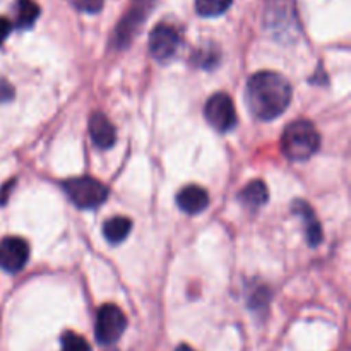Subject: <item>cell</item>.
<instances>
[{"label":"cell","mask_w":351,"mask_h":351,"mask_svg":"<svg viewBox=\"0 0 351 351\" xmlns=\"http://www.w3.org/2000/svg\"><path fill=\"white\" fill-rule=\"evenodd\" d=\"M291 101V84L273 71H261L247 82V105L256 119L274 120Z\"/></svg>","instance_id":"obj_1"},{"label":"cell","mask_w":351,"mask_h":351,"mask_svg":"<svg viewBox=\"0 0 351 351\" xmlns=\"http://www.w3.org/2000/svg\"><path fill=\"white\" fill-rule=\"evenodd\" d=\"M321 146V134L308 120H295L288 123L281 136V149L291 161H307Z\"/></svg>","instance_id":"obj_2"},{"label":"cell","mask_w":351,"mask_h":351,"mask_svg":"<svg viewBox=\"0 0 351 351\" xmlns=\"http://www.w3.org/2000/svg\"><path fill=\"white\" fill-rule=\"evenodd\" d=\"M62 189L74 202V206L81 209L98 208L108 197V189L101 182L91 177L69 178L62 184Z\"/></svg>","instance_id":"obj_3"},{"label":"cell","mask_w":351,"mask_h":351,"mask_svg":"<svg viewBox=\"0 0 351 351\" xmlns=\"http://www.w3.org/2000/svg\"><path fill=\"white\" fill-rule=\"evenodd\" d=\"M127 328V317L117 305H103L96 315L95 335L99 345H113L122 338Z\"/></svg>","instance_id":"obj_4"},{"label":"cell","mask_w":351,"mask_h":351,"mask_svg":"<svg viewBox=\"0 0 351 351\" xmlns=\"http://www.w3.org/2000/svg\"><path fill=\"white\" fill-rule=\"evenodd\" d=\"M206 120L218 132H230L237 125L235 103L226 93H215L204 108Z\"/></svg>","instance_id":"obj_5"},{"label":"cell","mask_w":351,"mask_h":351,"mask_svg":"<svg viewBox=\"0 0 351 351\" xmlns=\"http://www.w3.org/2000/svg\"><path fill=\"white\" fill-rule=\"evenodd\" d=\"M180 47V34L171 24H158L149 34V51L158 62L173 58Z\"/></svg>","instance_id":"obj_6"},{"label":"cell","mask_w":351,"mask_h":351,"mask_svg":"<svg viewBox=\"0 0 351 351\" xmlns=\"http://www.w3.org/2000/svg\"><path fill=\"white\" fill-rule=\"evenodd\" d=\"M29 259V245L19 237H5L0 240V267L7 273H17Z\"/></svg>","instance_id":"obj_7"},{"label":"cell","mask_w":351,"mask_h":351,"mask_svg":"<svg viewBox=\"0 0 351 351\" xmlns=\"http://www.w3.org/2000/svg\"><path fill=\"white\" fill-rule=\"evenodd\" d=\"M147 9H149V2H147V0H139V2L127 12V16L123 17L122 23L117 26V43L122 45V47L129 43L130 38L134 36L137 27H139L141 23L144 21V17L147 16Z\"/></svg>","instance_id":"obj_8"},{"label":"cell","mask_w":351,"mask_h":351,"mask_svg":"<svg viewBox=\"0 0 351 351\" xmlns=\"http://www.w3.org/2000/svg\"><path fill=\"white\" fill-rule=\"evenodd\" d=\"M89 137L98 147L108 149L115 144V127L103 113L96 112L89 117Z\"/></svg>","instance_id":"obj_9"},{"label":"cell","mask_w":351,"mask_h":351,"mask_svg":"<svg viewBox=\"0 0 351 351\" xmlns=\"http://www.w3.org/2000/svg\"><path fill=\"white\" fill-rule=\"evenodd\" d=\"M177 204L187 215H199L209 206V194L199 185H187L177 194Z\"/></svg>","instance_id":"obj_10"},{"label":"cell","mask_w":351,"mask_h":351,"mask_svg":"<svg viewBox=\"0 0 351 351\" xmlns=\"http://www.w3.org/2000/svg\"><path fill=\"white\" fill-rule=\"evenodd\" d=\"M291 209H293L295 215L300 216V218L304 219L307 242L311 243L312 247L319 245L322 240V230H321V225H319L317 218H315L314 209H312L305 201H293Z\"/></svg>","instance_id":"obj_11"},{"label":"cell","mask_w":351,"mask_h":351,"mask_svg":"<svg viewBox=\"0 0 351 351\" xmlns=\"http://www.w3.org/2000/svg\"><path fill=\"white\" fill-rule=\"evenodd\" d=\"M240 202L245 206L250 211H257L259 208H263L264 204L269 199V192H267L266 184L263 180H252L250 184H247L242 189V192L239 194Z\"/></svg>","instance_id":"obj_12"},{"label":"cell","mask_w":351,"mask_h":351,"mask_svg":"<svg viewBox=\"0 0 351 351\" xmlns=\"http://www.w3.org/2000/svg\"><path fill=\"white\" fill-rule=\"evenodd\" d=\"M132 221L125 216H113L103 225V235L110 243H120L129 237Z\"/></svg>","instance_id":"obj_13"},{"label":"cell","mask_w":351,"mask_h":351,"mask_svg":"<svg viewBox=\"0 0 351 351\" xmlns=\"http://www.w3.org/2000/svg\"><path fill=\"white\" fill-rule=\"evenodd\" d=\"M40 16V7L34 0H17L16 2V26L17 27H31L34 21Z\"/></svg>","instance_id":"obj_14"},{"label":"cell","mask_w":351,"mask_h":351,"mask_svg":"<svg viewBox=\"0 0 351 351\" xmlns=\"http://www.w3.org/2000/svg\"><path fill=\"white\" fill-rule=\"evenodd\" d=\"M230 5L232 0H195V9L202 17L221 16Z\"/></svg>","instance_id":"obj_15"},{"label":"cell","mask_w":351,"mask_h":351,"mask_svg":"<svg viewBox=\"0 0 351 351\" xmlns=\"http://www.w3.org/2000/svg\"><path fill=\"white\" fill-rule=\"evenodd\" d=\"M62 351H91V346L86 341L82 336L75 335V332L67 331L62 335L60 338Z\"/></svg>","instance_id":"obj_16"},{"label":"cell","mask_w":351,"mask_h":351,"mask_svg":"<svg viewBox=\"0 0 351 351\" xmlns=\"http://www.w3.org/2000/svg\"><path fill=\"white\" fill-rule=\"evenodd\" d=\"M218 55L219 53L213 47L209 48V50L201 48V50L195 51L194 62L199 65V67H215V65L218 64Z\"/></svg>","instance_id":"obj_17"},{"label":"cell","mask_w":351,"mask_h":351,"mask_svg":"<svg viewBox=\"0 0 351 351\" xmlns=\"http://www.w3.org/2000/svg\"><path fill=\"white\" fill-rule=\"evenodd\" d=\"M69 2H71L75 9L81 10V12L96 14L101 10L105 0H69Z\"/></svg>","instance_id":"obj_18"},{"label":"cell","mask_w":351,"mask_h":351,"mask_svg":"<svg viewBox=\"0 0 351 351\" xmlns=\"http://www.w3.org/2000/svg\"><path fill=\"white\" fill-rule=\"evenodd\" d=\"M14 98V88L9 81L0 77V105L9 103Z\"/></svg>","instance_id":"obj_19"},{"label":"cell","mask_w":351,"mask_h":351,"mask_svg":"<svg viewBox=\"0 0 351 351\" xmlns=\"http://www.w3.org/2000/svg\"><path fill=\"white\" fill-rule=\"evenodd\" d=\"M10 29H12V24L9 23V19L0 16V45H2L3 41H5V38L9 36Z\"/></svg>","instance_id":"obj_20"},{"label":"cell","mask_w":351,"mask_h":351,"mask_svg":"<svg viewBox=\"0 0 351 351\" xmlns=\"http://www.w3.org/2000/svg\"><path fill=\"white\" fill-rule=\"evenodd\" d=\"M14 182H16V180H10L9 184H5V185H3V187H2V191H0V206H2V204H5V201H7V195L10 194V189H12Z\"/></svg>","instance_id":"obj_21"},{"label":"cell","mask_w":351,"mask_h":351,"mask_svg":"<svg viewBox=\"0 0 351 351\" xmlns=\"http://www.w3.org/2000/svg\"><path fill=\"white\" fill-rule=\"evenodd\" d=\"M175 351H195V350L191 348V346H189V345H180Z\"/></svg>","instance_id":"obj_22"}]
</instances>
